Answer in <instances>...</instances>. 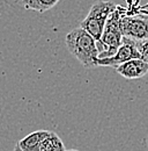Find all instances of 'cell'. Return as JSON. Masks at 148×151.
Returning <instances> with one entry per match:
<instances>
[{
	"label": "cell",
	"instance_id": "6da1fadb",
	"mask_svg": "<svg viewBox=\"0 0 148 151\" xmlns=\"http://www.w3.org/2000/svg\"><path fill=\"white\" fill-rule=\"evenodd\" d=\"M65 43L68 51L86 69H94L98 66V49L96 40L87 30L81 27L71 30L66 35Z\"/></svg>",
	"mask_w": 148,
	"mask_h": 151
},
{
	"label": "cell",
	"instance_id": "7a4b0ae2",
	"mask_svg": "<svg viewBox=\"0 0 148 151\" xmlns=\"http://www.w3.org/2000/svg\"><path fill=\"white\" fill-rule=\"evenodd\" d=\"M120 17H122L120 7L119 5H117L116 9L111 13V15L107 21L102 37L98 42H96L98 49V59L113 56L122 45L123 34L119 24Z\"/></svg>",
	"mask_w": 148,
	"mask_h": 151
},
{
	"label": "cell",
	"instance_id": "3957f363",
	"mask_svg": "<svg viewBox=\"0 0 148 151\" xmlns=\"http://www.w3.org/2000/svg\"><path fill=\"white\" fill-rule=\"evenodd\" d=\"M120 7V30L123 36L135 41L148 38V11H135L131 7Z\"/></svg>",
	"mask_w": 148,
	"mask_h": 151
},
{
	"label": "cell",
	"instance_id": "277c9868",
	"mask_svg": "<svg viewBox=\"0 0 148 151\" xmlns=\"http://www.w3.org/2000/svg\"><path fill=\"white\" fill-rule=\"evenodd\" d=\"M116 7L117 5L113 4L112 1L101 0L95 2L90 7L87 17L81 22L80 27L87 30L96 40V42H98L102 37L107 21L111 15V13L116 9Z\"/></svg>",
	"mask_w": 148,
	"mask_h": 151
},
{
	"label": "cell",
	"instance_id": "5b68a950",
	"mask_svg": "<svg viewBox=\"0 0 148 151\" xmlns=\"http://www.w3.org/2000/svg\"><path fill=\"white\" fill-rule=\"evenodd\" d=\"M134 58H141V55L137 48V41L123 36V42L118 51L113 56L98 59L97 64L98 66H110V68L116 69L120 64L131 60V59H134Z\"/></svg>",
	"mask_w": 148,
	"mask_h": 151
},
{
	"label": "cell",
	"instance_id": "8992f818",
	"mask_svg": "<svg viewBox=\"0 0 148 151\" xmlns=\"http://www.w3.org/2000/svg\"><path fill=\"white\" fill-rule=\"evenodd\" d=\"M116 71L126 79H139L148 73V63L141 58H134L117 66Z\"/></svg>",
	"mask_w": 148,
	"mask_h": 151
},
{
	"label": "cell",
	"instance_id": "52a82bcc",
	"mask_svg": "<svg viewBox=\"0 0 148 151\" xmlns=\"http://www.w3.org/2000/svg\"><path fill=\"white\" fill-rule=\"evenodd\" d=\"M49 130H36L30 132L29 135L18 141V147L22 151H41L42 144L49 136Z\"/></svg>",
	"mask_w": 148,
	"mask_h": 151
},
{
	"label": "cell",
	"instance_id": "ba28073f",
	"mask_svg": "<svg viewBox=\"0 0 148 151\" xmlns=\"http://www.w3.org/2000/svg\"><path fill=\"white\" fill-rule=\"evenodd\" d=\"M59 2V0H22V4L26 9L36 11L39 13H44Z\"/></svg>",
	"mask_w": 148,
	"mask_h": 151
},
{
	"label": "cell",
	"instance_id": "9c48e42d",
	"mask_svg": "<svg viewBox=\"0 0 148 151\" xmlns=\"http://www.w3.org/2000/svg\"><path fill=\"white\" fill-rule=\"evenodd\" d=\"M41 151H67L61 138L53 132H50L49 136L42 144Z\"/></svg>",
	"mask_w": 148,
	"mask_h": 151
},
{
	"label": "cell",
	"instance_id": "30bf717a",
	"mask_svg": "<svg viewBox=\"0 0 148 151\" xmlns=\"http://www.w3.org/2000/svg\"><path fill=\"white\" fill-rule=\"evenodd\" d=\"M137 48L141 55V59H144L146 63H148V38L137 41Z\"/></svg>",
	"mask_w": 148,
	"mask_h": 151
},
{
	"label": "cell",
	"instance_id": "8fae6325",
	"mask_svg": "<svg viewBox=\"0 0 148 151\" xmlns=\"http://www.w3.org/2000/svg\"><path fill=\"white\" fill-rule=\"evenodd\" d=\"M14 151H22V150H21V148L18 147V143H16V145H15V148H14Z\"/></svg>",
	"mask_w": 148,
	"mask_h": 151
},
{
	"label": "cell",
	"instance_id": "7c38bea8",
	"mask_svg": "<svg viewBox=\"0 0 148 151\" xmlns=\"http://www.w3.org/2000/svg\"><path fill=\"white\" fill-rule=\"evenodd\" d=\"M67 151H79V150H75V149H70V150H67Z\"/></svg>",
	"mask_w": 148,
	"mask_h": 151
},
{
	"label": "cell",
	"instance_id": "4fadbf2b",
	"mask_svg": "<svg viewBox=\"0 0 148 151\" xmlns=\"http://www.w3.org/2000/svg\"><path fill=\"white\" fill-rule=\"evenodd\" d=\"M146 142H147V148H148V135H147V138H146Z\"/></svg>",
	"mask_w": 148,
	"mask_h": 151
},
{
	"label": "cell",
	"instance_id": "5bb4252c",
	"mask_svg": "<svg viewBox=\"0 0 148 151\" xmlns=\"http://www.w3.org/2000/svg\"><path fill=\"white\" fill-rule=\"evenodd\" d=\"M147 6H148V4H147Z\"/></svg>",
	"mask_w": 148,
	"mask_h": 151
}]
</instances>
